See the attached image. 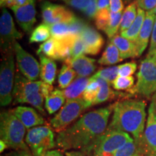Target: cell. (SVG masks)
<instances>
[{"mask_svg":"<svg viewBox=\"0 0 156 156\" xmlns=\"http://www.w3.org/2000/svg\"><path fill=\"white\" fill-rule=\"evenodd\" d=\"M112 112L113 104L85 114L73 125L58 133L56 146L62 151H84L106 131Z\"/></svg>","mask_w":156,"mask_h":156,"instance_id":"obj_1","label":"cell"},{"mask_svg":"<svg viewBox=\"0 0 156 156\" xmlns=\"http://www.w3.org/2000/svg\"><path fill=\"white\" fill-rule=\"evenodd\" d=\"M146 103L139 99H124L113 104V116L107 129L131 134L134 141L141 140L145 131Z\"/></svg>","mask_w":156,"mask_h":156,"instance_id":"obj_2","label":"cell"},{"mask_svg":"<svg viewBox=\"0 0 156 156\" xmlns=\"http://www.w3.org/2000/svg\"><path fill=\"white\" fill-rule=\"evenodd\" d=\"M54 90L52 85L42 80L31 81L17 72L12 93L14 103H28L45 114L44 99Z\"/></svg>","mask_w":156,"mask_h":156,"instance_id":"obj_3","label":"cell"},{"mask_svg":"<svg viewBox=\"0 0 156 156\" xmlns=\"http://www.w3.org/2000/svg\"><path fill=\"white\" fill-rule=\"evenodd\" d=\"M26 128L12 110L4 111L0 115V136L8 147L15 151L23 150L30 151L25 143Z\"/></svg>","mask_w":156,"mask_h":156,"instance_id":"obj_4","label":"cell"},{"mask_svg":"<svg viewBox=\"0 0 156 156\" xmlns=\"http://www.w3.org/2000/svg\"><path fill=\"white\" fill-rule=\"evenodd\" d=\"M137 81L129 94L147 99L156 98V54H147L141 62L136 74Z\"/></svg>","mask_w":156,"mask_h":156,"instance_id":"obj_5","label":"cell"},{"mask_svg":"<svg viewBox=\"0 0 156 156\" xmlns=\"http://www.w3.org/2000/svg\"><path fill=\"white\" fill-rule=\"evenodd\" d=\"M133 140L126 132L106 129L100 137L83 152L87 156H114L119 148Z\"/></svg>","mask_w":156,"mask_h":156,"instance_id":"obj_6","label":"cell"},{"mask_svg":"<svg viewBox=\"0 0 156 156\" xmlns=\"http://www.w3.org/2000/svg\"><path fill=\"white\" fill-rule=\"evenodd\" d=\"M14 50L2 52V59L0 68V103L7 106L12 101V93L15 85Z\"/></svg>","mask_w":156,"mask_h":156,"instance_id":"obj_7","label":"cell"},{"mask_svg":"<svg viewBox=\"0 0 156 156\" xmlns=\"http://www.w3.org/2000/svg\"><path fill=\"white\" fill-rule=\"evenodd\" d=\"M54 133L50 126L42 125L28 130L25 136L27 144L34 156H41L56 147Z\"/></svg>","mask_w":156,"mask_h":156,"instance_id":"obj_8","label":"cell"},{"mask_svg":"<svg viewBox=\"0 0 156 156\" xmlns=\"http://www.w3.org/2000/svg\"><path fill=\"white\" fill-rule=\"evenodd\" d=\"M91 107L83 98L67 100L60 111L50 121L52 128L59 133L66 129L83 113Z\"/></svg>","mask_w":156,"mask_h":156,"instance_id":"obj_9","label":"cell"},{"mask_svg":"<svg viewBox=\"0 0 156 156\" xmlns=\"http://www.w3.org/2000/svg\"><path fill=\"white\" fill-rule=\"evenodd\" d=\"M13 50L18 69L22 75L31 81H37L40 76L41 67L38 61L28 52L23 49L19 43L15 42Z\"/></svg>","mask_w":156,"mask_h":156,"instance_id":"obj_10","label":"cell"},{"mask_svg":"<svg viewBox=\"0 0 156 156\" xmlns=\"http://www.w3.org/2000/svg\"><path fill=\"white\" fill-rule=\"evenodd\" d=\"M23 34L15 27L12 17L5 8L2 9L0 17V40L2 51L5 52L13 49L16 39L22 38Z\"/></svg>","mask_w":156,"mask_h":156,"instance_id":"obj_11","label":"cell"},{"mask_svg":"<svg viewBox=\"0 0 156 156\" xmlns=\"http://www.w3.org/2000/svg\"><path fill=\"white\" fill-rule=\"evenodd\" d=\"M41 8L43 22L48 26L56 23H70L77 17L73 12L64 6L55 5L48 1L42 2Z\"/></svg>","mask_w":156,"mask_h":156,"instance_id":"obj_12","label":"cell"},{"mask_svg":"<svg viewBox=\"0 0 156 156\" xmlns=\"http://www.w3.org/2000/svg\"><path fill=\"white\" fill-rule=\"evenodd\" d=\"M36 0H27L23 5L11 7L20 28L25 32L31 33L36 23Z\"/></svg>","mask_w":156,"mask_h":156,"instance_id":"obj_13","label":"cell"},{"mask_svg":"<svg viewBox=\"0 0 156 156\" xmlns=\"http://www.w3.org/2000/svg\"><path fill=\"white\" fill-rule=\"evenodd\" d=\"M80 36L85 44V54L97 55L100 53L104 44V39L95 28L87 24Z\"/></svg>","mask_w":156,"mask_h":156,"instance_id":"obj_14","label":"cell"},{"mask_svg":"<svg viewBox=\"0 0 156 156\" xmlns=\"http://www.w3.org/2000/svg\"><path fill=\"white\" fill-rule=\"evenodd\" d=\"M156 98L152 99L142 139L151 152H156Z\"/></svg>","mask_w":156,"mask_h":156,"instance_id":"obj_15","label":"cell"},{"mask_svg":"<svg viewBox=\"0 0 156 156\" xmlns=\"http://www.w3.org/2000/svg\"><path fill=\"white\" fill-rule=\"evenodd\" d=\"M12 112L28 129L46 124L44 117L31 107L17 106Z\"/></svg>","mask_w":156,"mask_h":156,"instance_id":"obj_16","label":"cell"},{"mask_svg":"<svg viewBox=\"0 0 156 156\" xmlns=\"http://www.w3.org/2000/svg\"><path fill=\"white\" fill-rule=\"evenodd\" d=\"M155 20V15L151 11L146 12L145 19L144 21L139 36L136 39L135 44L138 51V55L140 56L147 47L150 38L152 36V32Z\"/></svg>","mask_w":156,"mask_h":156,"instance_id":"obj_17","label":"cell"},{"mask_svg":"<svg viewBox=\"0 0 156 156\" xmlns=\"http://www.w3.org/2000/svg\"><path fill=\"white\" fill-rule=\"evenodd\" d=\"M95 62L94 58L87 57L83 54L73 59L67 60L64 62V64L73 68L79 77H87L94 73L97 67Z\"/></svg>","mask_w":156,"mask_h":156,"instance_id":"obj_18","label":"cell"},{"mask_svg":"<svg viewBox=\"0 0 156 156\" xmlns=\"http://www.w3.org/2000/svg\"><path fill=\"white\" fill-rule=\"evenodd\" d=\"M110 41L114 44L119 51L122 60L139 56L135 43L124 38L121 35L116 34L114 37L110 39Z\"/></svg>","mask_w":156,"mask_h":156,"instance_id":"obj_19","label":"cell"},{"mask_svg":"<svg viewBox=\"0 0 156 156\" xmlns=\"http://www.w3.org/2000/svg\"><path fill=\"white\" fill-rule=\"evenodd\" d=\"M40 58V77L42 81L52 85L55 80L56 75V64L54 59L44 55L39 56Z\"/></svg>","mask_w":156,"mask_h":156,"instance_id":"obj_20","label":"cell"},{"mask_svg":"<svg viewBox=\"0 0 156 156\" xmlns=\"http://www.w3.org/2000/svg\"><path fill=\"white\" fill-rule=\"evenodd\" d=\"M89 82V77L77 76V77L74 80L73 83L63 90L65 98H67V100L81 98Z\"/></svg>","mask_w":156,"mask_h":156,"instance_id":"obj_21","label":"cell"},{"mask_svg":"<svg viewBox=\"0 0 156 156\" xmlns=\"http://www.w3.org/2000/svg\"><path fill=\"white\" fill-rule=\"evenodd\" d=\"M97 80L100 84V91H99L98 95L96 100L95 101L94 105H98L106 102V101H112L116 98H125L132 95L131 94H127V93H122L121 92L114 91L111 88V85L108 82L101 79V78H98Z\"/></svg>","mask_w":156,"mask_h":156,"instance_id":"obj_22","label":"cell"},{"mask_svg":"<svg viewBox=\"0 0 156 156\" xmlns=\"http://www.w3.org/2000/svg\"><path fill=\"white\" fill-rule=\"evenodd\" d=\"M145 11L138 7L137 15H136V19L134 20V23L127 30L120 33L121 36L132 42L135 43L138 36H139L140 30L143 25L144 21L145 19Z\"/></svg>","mask_w":156,"mask_h":156,"instance_id":"obj_23","label":"cell"},{"mask_svg":"<svg viewBox=\"0 0 156 156\" xmlns=\"http://www.w3.org/2000/svg\"><path fill=\"white\" fill-rule=\"evenodd\" d=\"M45 101V108L48 114H53L62 106L64 103L65 96L63 90L58 88L54 89L47 97Z\"/></svg>","mask_w":156,"mask_h":156,"instance_id":"obj_24","label":"cell"},{"mask_svg":"<svg viewBox=\"0 0 156 156\" xmlns=\"http://www.w3.org/2000/svg\"><path fill=\"white\" fill-rule=\"evenodd\" d=\"M123 61L121 58L119 51L114 44L109 41L104 51L98 59V63L101 65H113Z\"/></svg>","mask_w":156,"mask_h":156,"instance_id":"obj_25","label":"cell"},{"mask_svg":"<svg viewBox=\"0 0 156 156\" xmlns=\"http://www.w3.org/2000/svg\"><path fill=\"white\" fill-rule=\"evenodd\" d=\"M137 5L136 2H132L127 7L124 9V12L122 13V21H121V25L119 31L120 33L124 32L131 26L132 23H134V20L136 19V15H137Z\"/></svg>","mask_w":156,"mask_h":156,"instance_id":"obj_26","label":"cell"},{"mask_svg":"<svg viewBox=\"0 0 156 156\" xmlns=\"http://www.w3.org/2000/svg\"><path fill=\"white\" fill-rule=\"evenodd\" d=\"M57 40L51 37L40 45L36 53L38 56L44 55L54 60H57Z\"/></svg>","mask_w":156,"mask_h":156,"instance_id":"obj_27","label":"cell"},{"mask_svg":"<svg viewBox=\"0 0 156 156\" xmlns=\"http://www.w3.org/2000/svg\"><path fill=\"white\" fill-rule=\"evenodd\" d=\"M51 28L50 26L45 23H41L38 25L36 28L33 30L29 38V42L32 43H41L45 42L50 38Z\"/></svg>","mask_w":156,"mask_h":156,"instance_id":"obj_28","label":"cell"},{"mask_svg":"<svg viewBox=\"0 0 156 156\" xmlns=\"http://www.w3.org/2000/svg\"><path fill=\"white\" fill-rule=\"evenodd\" d=\"M100 91V84L97 79H93L90 77V82L83 95V100L87 102L90 106H94V103L96 100Z\"/></svg>","mask_w":156,"mask_h":156,"instance_id":"obj_29","label":"cell"},{"mask_svg":"<svg viewBox=\"0 0 156 156\" xmlns=\"http://www.w3.org/2000/svg\"><path fill=\"white\" fill-rule=\"evenodd\" d=\"M75 71L67 64H64L58 76V87L65 89L73 83L76 76Z\"/></svg>","mask_w":156,"mask_h":156,"instance_id":"obj_30","label":"cell"},{"mask_svg":"<svg viewBox=\"0 0 156 156\" xmlns=\"http://www.w3.org/2000/svg\"><path fill=\"white\" fill-rule=\"evenodd\" d=\"M119 77V67L118 66H112V67L104 68V69H101L94 74L91 78L93 79H101L104 80L106 82L112 85L113 82Z\"/></svg>","mask_w":156,"mask_h":156,"instance_id":"obj_31","label":"cell"},{"mask_svg":"<svg viewBox=\"0 0 156 156\" xmlns=\"http://www.w3.org/2000/svg\"><path fill=\"white\" fill-rule=\"evenodd\" d=\"M122 12L114 13L111 12V19L109 23L104 32L106 33L108 38H112L116 36L118 30L120 29L121 21H122Z\"/></svg>","mask_w":156,"mask_h":156,"instance_id":"obj_32","label":"cell"},{"mask_svg":"<svg viewBox=\"0 0 156 156\" xmlns=\"http://www.w3.org/2000/svg\"><path fill=\"white\" fill-rule=\"evenodd\" d=\"M134 83V78L132 76L130 77H120L119 76L113 82L112 86L114 90L118 91L126 90L129 93L133 88Z\"/></svg>","mask_w":156,"mask_h":156,"instance_id":"obj_33","label":"cell"},{"mask_svg":"<svg viewBox=\"0 0 156 156\" xmlns=\"http://www.w3.org/2000/svg\"><path fill=\"white\" fill-rule=\"evenodd\" d=\"M111 19L110 8L97 11L95 16V26L98 30L105 31Z\"/></svg>","mask_w":156,"mask_h":156,"instance_id":"obj_34","label":"cell"},{"mask_svg":"<svg viewBox=\"0 0 156 156\" xmlns=\"http://www.w3.org/2000/svg\"><path fill=\"white\" fill-rule=\"evenodd\" d=\"M51 37L56 39H60L71 35L69 23H56L51 26Z\"/></svg>","mask_w":156,"mask_h":156,"instance_id":"obj_35","label":"cell"},{"mask_svg":"<svg viewBox=\"0 0 156 156\" xmlns=\"http://www.w3.org/2000/svg\"><path fill=\"white\" fill-rule=\"evenodd\" d=\"M119 76L120 77H130L135 73L137 65L136 62H126L121 65H119Z\"/></svg>","mask_w":156,"mask_h":156,"instance_id":"obj_36","label":"cell"},{"mask_svg":"<svg viewBox=\"0 0 156 156\" xmlns=\"http://www.w3.org/2000/svg\"><path fill=\"white\" fill-rule=\"evenodd\" d=\"M85 44H84L83 40H82L81 37L78 36L77 38H76L75 43H74L73 47H72L69 59H73V58H75L78 57V56L83 55V53L85 54Z\"/></svg>","mask_w":156,"mask_h":156,"instance_id":"obj_37","label":"cell"},{"mask_svg":"<svg viewBox=\"0 0 156 156\" xmlns=\"http://www.w3.org/2000/svg\"><path fill=\"white\" fill-rule=\"evenodd\" d=\"M5 156H34L33 154L30 153V151H23V150H17V151H12L10 153L6 154ZM41 156H64L62 153L61 151L58 150H51L44 154H43Z\"/></svg>","mask_w":156,"mask_h":156,"instance_id":"obj_38","label":"cell"},{"mask_svg":"<svg viewBox=\"0 0 156 156\" xmlns=\"http://www.w3.org/2000/svg\"><path fill=\"white\" fill-rule=\"evenodd\" d=\"M61 1L64 2V3L73 8L83 11V12L89 5V0H61Z\"/></svg>","mask_w":156,"mask_h":156,"instance_id":"obj_39","label":"cell"},{"mask_svg":"<svg viewBox=\"0 0 156 156\" xmlns=\"http://www.w3.org/2000/svg\"><path fill=\"white\" fill-rule=\"evenodd\" d=\"M139 8L145 11H151L156 7V0H136Z\"/></svg>","mask_w":156,"mask_h":156,"instance_id":"obj_40","label":"cell"},{"mask_svg":"<svg viewBox=\"0 0 156 156\" xmlns=\"http://www.w3.org/2000/svg\"><path fill=\"white\" fill-rule=\"evenodd\" d=\"M97 2L98 0H89L88 7L84 12L85 15L89 18H95L97 12Z\"/></svg>","mask_w":156,"mask_h":156,"instance_id":"obj_41","label":"cell"},{"mask_svg":"<svg viewBox=\"0 0 156 156\" xmlns=\"http://www.w3.org/2000/svg\"><path fill=\"white\" fill-rule=\"evenodd\" d=\"M124 9L123 0H110V10L112 12H122Z\"/></svg>","mask_w":156,"mask_h":156,"instance_id":"obj_42","label":"cell"},{"mask_svg":"<svg viewBox=\"0 0 156 156\" xmlns=\"http://www.w3.org/2000/svg\"><path fill=\"white\" fill-rule=\"evenodd\" d=\"M147 54H156V16L153 32H152L151 45H150L149 51H148Z\"/></svg>","mask_w":156,"mask_h":156,"instance_id":"obj_43","label":"cell"},{"mask_svg":"<svg viewBox=\"0 0 156 156\" xmlns=\"http://www.w3.org/2000/svg\"><path fill=\"white\" fill-rule=\"evenodd\" d=\"M110 8V0H98L97 11Z\"/></svg>","mask_w":156,"mask_h":156,"instance_id":"obj_44","label":"cell"},{"mask_svg":"<svg viewBox=\"0 0 156 156\" xmlns=\"http://www.w3.org/2000/svg\"><path fill=\"white\" fill-rule=\"evenodd\" d=\"M27 2V0H7V2L5 4V7H7L11 8L15 6H20L23 5Z\"/></svg>","mask_w":156,"mask_h":156,"instance_id":"obj_45","label":"cell"},{"mask_svg":"<svg viewBox=\"0 0 156 156\" xmlns=\"http://www.w3.org/2000/svg\"><path fill=\"white\" fill-rule=\"evenodd\" d=\"M65 156H87L80 151H70L65 152Z\"/></svg>","mask_w":156,"mask_h":156,"instance_id":"obj_46","label":"cell"},{"mask_svg":"<svg viewBox=\"0 0 156 156\" xmlns=\"http://www.w3.org/2000/svg\"><path fill=\"white\" fill-rule=\"evenodd\" d=\"M7 148H9L8 146H7V144L5 143L3 140H0V152L2 153V152L5 151V150L7 149Z\"/></svg>","mask_w":156,"mask_h":156,"instance_id":"obj_47","label":"cell"},{"mask_svg":"<svg viewBox=\"0 0 156 156\" xmlns=\"http://www.w3.org/2000/svg\"><path fill=\"white\" fill-rule=\"evenodd\" d=\"M7 0H0V5H1V7H3L5 6V4L7 2Z\"/></svg>","mask_w":156,"mask_h":156,"instance_id":"obj_48","label":"cell"},{"mask_svg":"<svg viewBox=\"0 0 156 156\" xmlns=\"http://www.w3.org/2000/svg\"><path fill=\"white\" fill-rule=\"evenodd\" d=\"M132 0H123V2H124V4H130L132 3Z\"/></svg>","mask_w":156,"mask_h":156,"instance_id":"obj_49","label":"cell"},{"mask_svg":"<svg viewBox=\"0 0 156 156\" xmlns=\"http://www.w3.org/2000/svg\"><path fill=\"white\" fill-rule=\"evenodd\" d=\"M148 156H156V152H152L148 155Z\"/></svg>","mask_w":156,"mask_h":156,"instance_id":"obj_50","label":"cell"},{"mask_svg":"<svg viewBox=\"0 0 156 156\" xmlns=\"http://www.w3.org/2000/svg\"><path fill=\"white\" fill-rule=\"evenodd\" d=\"M152 12H153L154 13V15H155L156 16V7L153 9V10H152Z\"/></svg>","mask_w":156,"mask_h":156,"instance_id":"obj_51","label":"cell"},{"mask_svg":"<svg viewBox=\"0 0 156 156\" xmlns=\"http://www.w3.org/2000/svg\"><path fill=\"white\" fill-rule=\"evenodd\" d=\"M134 156H145L143 155H134Z\"/></svg>","mask_w":156,"mask_h":156,"instance_id":"obj_52","label":"cell"},{"mask_svg":"<svg viewBox=\"0 0 156 156\" xmlns=\"http://www.w3.org/2000/svg\"><path fill=\"white\" fill-rule=\"evenodd\" d=\"M155 111H156V102H155Z\"/></svg>","mask_w":156,"mask_h":156,"instance_id":"obj_53","label":"cell"}]
</instances>
